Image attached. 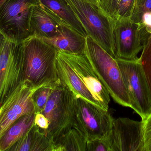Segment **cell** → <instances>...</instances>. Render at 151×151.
<instances>
[{
    "label": "cell",
    "mask_w": 151,
    "mask_h": 151,
    "mask_svg": "<svg viewBox=\"0 0 151 151\" xmlns=\"http://www.w3.org/2000/svg\"><path fill=\"white\" fill-rule=\"evenodd\" d=\"M90 36L115 58L114 28L115 20L99 6L83 0H66Z\"/></svg>",
    "instance_id": "277c9868"
},
{
    "label": "cell",
    "mask_w": 151,
    "mask_h": 151,
    "mask_svg": "<svg viewBox=\"0 0 151 151\" xmlns=\"http://www.w3.org/2000/svg\"><path fill=\"white\" fill-rule=\"evenodd\" d=\"M25 80L33 84L60 80L57 68V51L41 38L31 36L22 42Z\"/></svg>",
    "instance_id": "7a4b0ae2"
},
{
    "label": "cell",
    "mask_w": 151,
    "mask_h": 151,
    "mask_svg": "<svg viewBox=\"0 0 151 151\" xmlns=\"http://www.w3.org/2000/svg\"><path fill=\"white\" fill-rule=\"evenodd\" d=\"M86 151H111L106 138L87 142Z\"/></svg>",
    "instance_id": "603a6c76"
},
{
    "label": "cell",
    "mask_w": 151,
    "mask_h": 151,
    "mask_svg": "<svg viewBox=\"0 0 151 151\" xmlns=\"http://www.w3.org/2000/svg\"><path fill=\"white\" fill-rule=\"evenodd\" d=\"M111 151H145L144 123L128 118L113 119L106 137Z\"/></svg>",
    "instance_id": "7c38bea8"
},
{
    "label": "cell",
    "mask_w": 151,
    "mask_h": 151,
    "mask_svg": "<svg viewBox=\"0 0 151 151\" xmlns=\"http://www.w3.org/2000/svg\"><path fill=\"white\" fill-rule=\"evenodd\" d=\"M54 144L45 129L34 124L29 132L9 151H53Z\"/></svg>",
    "instance_id": "9a60e30c"
},
{
    "label": "cell",
    "mask_w": 151,
    "mask_h": 151,
    "mask_svg": "<svg viewBox=\"0 0 151 151\" xmlns=\"http://www.w3.org/2000/svg\"><path fill=\"white\" fill-rule=\"evenodd\" d=\"M86 37L63 24L61 33L52 38H42L57 51L73 54L83 53L85 49Z\"/></svg>",
    "instance_id": "5bb4252c"
},
{
    "label": "cell",
    "mask_w": 151,
    "mask_h": 151,
    "mask_svg": "<svg viewBox=\"0 0 151 151\" xmlns=\"http://www.w3.org/2000/svg\"><path fill=\"white\" fill-rule=\"evenodd\" d=\"M43 8L55 16L63 23L87 37V33L81 22L66 0H38Z\"/></svg>",
    "instance_id": "2e32d148"
},
{
    "label": "cell",
    "mask_w": 151,
    "mask_h": 151,
    "mask_svg": "<svg viewBox=\"0 0 151 151\" xmlns=\"http://www.w3.org/2000/svg\"><path fill=\"white\" fill-rule=\"evenodd\" d=\"M140 24L145 27L147 33L151 35V12L144 14Z\"/></svg>",
    "instance_id": "4316f807"
},
{
    "label": "cell",
    "mask_w": 151,
    "mask_h": 151,
    "mask_svg": "<svg viewBox=\"0 0 151 151\" xmlns=\"http://www.w3.org/2000/svg\"><path fill=\"white\" fill-rule=\"evenodd\" d=\"M60 83L59 80L40 88L35 92L33 97L35 114L42 113L51 93L55 86Z\"/></svg>",
    "instance_id": "d6986e66"
},
{
    "label": "cell",
    "mask_w": 151,
    "mask_h": 151,
    "mask_svg": "<svg viewBox=\"0 0 151 151\" xmlns=\"http://www.w3.org/2000/svg\"><path fill=\"white\" fill-rule=\"evenodd\" d=\"M51 83L36 85L25 80L0 104V137L21 116L35 114L33 100L35 92Z\"/></svg>",
    "instance_id": "30bf717a"
},
{
    "label": "cell",
    "mask_w": 151,
    "mask_h": 151,
    "mask_svg": "<svg viewBox=\"0 0 151 151\" xmlns=\"http://www.w3.org/2000/svg\"><path fill=\"white\" fill-rule=\"evenodd\" d=\"M148 12H151V0H136L131 19L140 24L144 14Z\"/></svg>",
    "instance_id": "44dd1931"
},
{
    "label": "cell",
    "mask_w": 151,
    "mask_h": 151,
    "mask_svg": "<svg viewBox=\"0 0 151 151\" xmlns=\"http://www.w3.org/2000/svg\"><path fill=\"white\" fill-rule=\"evenodd\" d=\"M139 59L151 91V35L144 46Z\"/></svg>",
    "instance_id": "ffe728a7"
},
{
    "label": "cell",
    "mask_w": 151,
    "mask_h": 151,
    "mask_svg": "<svg viewBox=\"0 0 151 151\" xmlns=\"http://www.w3.org/2000/svg\"><path fill=\"white\" fill-rule=\"evenodd\" d=\"M84 53L114 100L123 106L131 108L129 95L115 58L90 36L86 37Z\"/></svg>",
    "instance_id": "3957f363"
},
{
    "label": "cell",
    "mask_w": 151,
    "mask_h": 151,
    "mask_svg": "<svg viewBox=\"0 0 151 151\" xmlns=\"http://www.w3.org/2000/svg\"><path fill=\"white\" fill-rule=\"evenodd\" d=\"M87 141L76 128H73L54 144L53 151H86Z\"/></svg>",
    "instance_id": "ac0fdd59"
},
{
    "label": "cell",
    "mask_w": 151,
    "mask_h": 151,
    "mask_svg": "<svg viewBox=\"0 0 151 151\" xmlns=\"http://www.w3.org/2000/svg\"><path fill=\"white\" fill-rule=\"evenodd\" d=\"M63 24L55 16L45 10L39 3L34 6L31 15V35L41 38L55 37L61 32Z\"/></svg>",
    "instance_id": "4fadbf2b"
},
{
    "label": "cell",
    "mask_w": 151,
    "mask_h": 151,
    "mask_svg": "<svg viewBox=\"0 0 151 151\" xmlns=\"http://www.w3.org/2000/svg\"><path fill=\"white\" fill-rule=\"evenodd\" d=\"M115 20L114 28L115 59L137 60L149 35L144 26L131 18Z\"/></svg>",
    "instance_id": "8fae6325"
},
{
    "label": "cell",
    "mask_w": 151,
    "mask_h": 151,
    "mask_svg": "<svg viewBox=\"0 0 151 151\" xmlns=\"http://www.w3.org/2000/svg\"><path fill=\"white\" fill-rule=\"evenodd\" d=\"M116 60L129 95L131 108L145 120L151 113V91L139 58L134 61Z\"/></svg>",
    "instance_id": "52a82bcc"
},
{
    "label": "cell",
    "mask_w": 151,
    "mask_h": 151,
    "mask_svg": "<svg viewBox=\"0 0 151 151\" xmlns=\"http://www.w3.org/2000/svg\"><path fill=\"white\" fill-rule=\"evenodd\" d=\"M75 97L73 92L60 82L54 89L41 113L49 122L46 131L53 144L75 127Z\"/></svg>",
    "instance_id": "5b68a950"
},
{
    "label": "cell",
    "mask_w": 151,
    "mask_h": 151,
    "mask_svg": "<svg viewBox=\"0 0 151 151\" xmlns=\"http://www.w3.org/2000/svg\"><path fill=\"white\" fill-rule=\"evenodd\" d=\"M136 0H121L114 15V20L131 18Z\"/></svg>",
    "instance_id": "7402d4cb"
},
{
    "label": "cell",
    "mask_w": 151,
    "mask_h": 151,
    "mask_svg": "<svg viewBox=\"0 0 151 151\" xmlns=\"http://www.w3.org/2000/svg\"><path fill=\"white\" fill-rule=\"evenodd\" d=\"M6 1V0H0V6H2V5H3Z\"/></svg>",
    "instance_id": "f1b7e54d"
},
{
    "label": "cell",
    "mask_w": 151,
    "mask_h": 151,
    "mask_svg": "<svg viewBox=\"0 0 151 151\" xmlns=\"http://www.w3.org/2000/svg\"><path fill=\"white\" fill-rule=\"evenodd\" d=\"M57 68L60 81L76 96L108 111L110 94L84 53L57 51Z\"/></svg>",
    "instance_id": "6da1fadb"
},
{
    "label": "cell",
    "mask_w": 151,
    "mask_h": 151,
    "mask_svg": "<svg viewBox=\"0 0 151 151\" xmlns=\"http://www.w3.org/2000/svg\"><path fill=\"white\" fill-rule=\"evenodd\" d=\"M75 111L74 128L82 134L87 142L106 137L114 119L108 111L76 96Z\"/></svg>",
    "instance_id": "9c48e42d"
},
{
    "label": "cell",
    "mask_w": 151,
    "mask_h": 151,
    "mask_svg": "<svg viewBox=\"0 0 151 151\" xmlns=\"http://www.w3.org/2000/svg\"><path fill=\"white\" fill-rule=\"evenodd\" d=\"M142 121L144 123V150L151 151V113Z\"/></svg>",
    "instance_id": "d4e9b609"
},
{
    "label": "cell",
    "mask_w": 151,
    "mask_h": 151,
    "mask_svg": "<svg viewBox=\"0 0 151 151\" xmlns=\"http://www.w3.org/2000/svg\"><path fill=\"white\" fill-rule=\"evenodd\" d=\"M121 0H99V6L108 15L114 19V15Z\"/></svg>",
    "instance_id": "cb8c5ba5"
},
{
    "label": "cell",
    "mask_w": 151,
    "mask_h": 151,
    "mask_svg": "<svg viewBox=\"0 0 151 151\" xmlns=\"http://www.w3.org/2000/svg\"><path fill=\"white\" fill-rule=\"evenodd\" d=\"M38 3V0H6L0 6V32L18 43L31 37V15Z\"/></svg>",
    "instance_id": "ba28073f"
},
{
    "label": "cell",
    "mask_w": 151,
    "mask_h": 151,
    "mask_svg": "<svg viewBox=\"0 0 151 151\" xmlns=\"http://www.w3.org/2000/svg\"><path fill=\"white\" fill-rule=\"evenodd\" d=\"M36 114L23 116L0 137V151L9 150L22 138L35 124Z\"/></svg>",
    "instance_id": "e0dca14e"
},
{
    "label": "cell",
    "mask_w": 151,
    "mask_h": 151,
    "mask_svg": "<svg viewBox=\"0 0 151 151\" xmlns=\"http://www.w3.org/2000/svg\"><path fill=\"white\" fill-rule=\"evenodd\" d=\"M83 1H87V2H90V3H92V4H94V5H96V6H99V0H83Z\"/></svg>",
    "instance_id": "83f0119b"
},
{
    "label": "cell",
    "mask_w": 151,
    "mask_h": 151,
    "mask_svg": "<svg viewBox=\"0 0 151 151\" xmlns=\"http://www.w3.org/2000/svg\"><path fill=\"white\" fill-rule=\"evenodd\" d=\"M0 104L25 80L24 49L0 32Z\"/></svg>",
    "instance_id": "8992f818"
},
{
    "label": "cell",
    "mask_w": 151,
    "mask_h": 151,
    "mask_svg": "<svg viewBox=\"0 0 151 151\" xmlns=\"http://www.w3.org/2000/svg\"><path fill=\"white\" fill-rule=\"evenodd\" d=\"M35 124L40 128L47 129L49 127V122L47 117L41 113L36 114L35 118Z\"/></svg>",
    "instance_id": "484cf974"
}]
</instances>
